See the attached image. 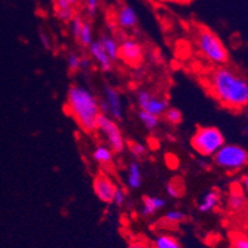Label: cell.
Listing matches in <instances>:
<instances>
[{"instance_id":"cell-18","label":"cell","mask_w":248,"mask_h":248,"mask_svg":"<svg viewBox=\"0 0 248 248\" xmlns=\"http://www.w3.org/2000/svg\"><path fill=\"white\" fill-rule=\"evenodd\" d=\"M98 41L101 43L102 47L105 48V51L107 52V55L113 62H116L117 60H119V44L114 37L105 34L99 36Z\"/></svg>"},{"instance_id":"cell-9","label":"cell","mask_w":248,"mask_h":248,"mask_svg":"<svg viewBox=\"0 0 248 248\" xmlns=\"http://www.w3.org/2000/svg\"><path fill=\"white\" fill-rule=\"evenodd\" d=\"M117 184L106 174H98L93 179V191L99 201L105 203L113 202V196L117 189Z\"/></svg>"},{"instance_id":"cell-19","label":"cell","mask_w":248,"mask_h":248,"mask_svg":"<svg viewBox=\"0 0 248 248\" xmlns=\"http://www.w3.org/2000/svg\"><path fill=\"white\" fill-rule=\"evenodd\" d=\"M246 206V196L243 190H232L227 198V207L231 211H241Z\"/></svg>"},{"instance_id":"cell-3","label":"cell","mask_w":248,"mask_h":248,"mask_svg":"<svg viewBox=\"0 0 248 248\" xmlns=\"http://www.w3.org/2000/svg\"><path fill=\"white\" fill-rule=\"evenodd\" d=\"M196 45L200 54L214 65L223 66L229 62V51L214 31L201 29L196 35Z\"/></svg>"},{"instance_id":"cell-16","label":"cell","mask_w":248,"mask_h":248,"mask_svg":"<svg viewBox=\"0 0 248 248\" xmlns=\"http://www.w3.org/2000/svg\"><path fill=\"white\" fill-rule=\"evenodd\" d=\"M143 183L141 168L137 160L129 164L127 170V186L132 190H138Z\"/></svg>"},{"instance_id":"cell-29","label":"cell","mask_w":248,"mask_h":248,"mask_svg":"<svg viewBox=\"0 0 248 248\" xmlns=\"http://www.w3.org/2000/svg\"><path fill=\"white\" fill-rule=\"evenodd\" d=\"M230 248H248V236L245 234H233L231 237Z\"/></svg>"},{"instance_id":"cell-26","label":"cell","mask_w":248,"mask_h":248,"mask_svg":"<svg viewBox=\"0 0 248 248\" xmlns=\"http://www.w3.org/2000/svg\"><path fill=\"white\" fill-rule=\"evenodd\" d=\"M128 148H129L130 154L133 155V158L134 159H141L147 155L148 149L143 143H139V141H132Z\"/></svg>"},{"instance_id":"cell-33","label":"cell","mask_w":248,"mask_h":248,"mask_svg":"<svg viewBox=\"0 0 248 248\" xmlns=\"http://www.w3.org/2000/svg\"><path fill=\"white\" fill-rule=\"evenodd\" d=\"M241 189L245 191V194L248 195V171L241 176Z\"/></svg>"},{"instance_id":"cell-31","label":"cell","mask_w":248,"mask_h":248,"mask_svg":"<svg viewBox=\"0 0 248 248\" xmlns=\"http://www.w3.org/2000/svg\"><path fill=\"white\" fill-rule=\"evenodd\" d=\"M125 200H127V194H125L124 189H122L121 186H117L114 196H113V202L116 203V206H118V207H122L125 203Z\"/></svg>"},{"instance_id":"cell-27","label":"cell","mask_w":248,"mask_h":248,"mask_svg":"<svg viewBox=\"0 0 248 248\" xmlns=\"http://www.w3.org/2000/svg\"><path fill=\"white\" fill-rule=\"evenodd\" d=\"M81 59L82 56H78L75 52H70L66 57V63H67V68L71 72H77L81 70Z\"/></svg>"},{"instance_id":"cell-11","label":"cell","mask_w":248,"mask_h":248,"mask_svg":"<svg viewBox=\"0 0 248 248\" xmlns=\"http://www.w3.org/2000/svg\"><path fill=\"white\" fill-rule=\"evenodd\" d=\"M105 101L109 108V116L116 121L123 118V103H122L121 93L112 86L105 87Z\"/></svg>"},{"instance_id":"cell-10","label":"cell","mask_w":248,"mask_h":248,"mask_svg":"<svg viewBox=\"0 0 248 248\" xmlns=\"http://www.w3.org/2000/svg\"><path fill=\"white\" fill-rule=\"evenodd\" d=\"M116 23L122 30H133L138 25V14L129 4H122L116 10Z\"/></svg>"},{"instance_id":"cell-5","label":"cell","mask_w":248,"mask_h":248,"mask_svg":"<svg viewBox=\"0 0 248 248\" xmlns=\"http://www.w3.org/2000/svg\"><path fill=\"white\" fill-rule=\"evenodd\" d=\"M218 169L227 172H236L248 167V149L240 144L225 143L212 156Z\"/></svg>"},{"instance_id":"cell-1","label":"cell","mask_w":248,"mask_h":248,"mask_svg":"<svg viewBox=\"0 0 248 248\" xmlns=\"http://www.w3.org/2000/svg\"><path fill=\"white\" fill-rule=\"evenodd\" d=\"M207 86L222 107L240 112L248 105V81L233 68L225 65L215 68L207 78Z\"/></svg>"},{"instance_id":"cell-28","label":"cell","mask_w":248,"mask_h":248,"mask_svg":"<svg viewBox=\"0 0 248 248\" xmlns=\"http://www.w3.org/2000/svg\"><path fill=\"white\" fill-rule=\"evenodd\" d=\"M83 21H85V19L82 16H79V15H75V16L72 17V20L70 21V31L71 35L74 36V39L77 40V37H78L79 32H81L82 25H83Z\"/></svg>"},{"instance_id":"cell-2","label":"cell","mask_w":248,"mask_h":248,"mask_svg":"<svg viewBox=\"0 0 248 248\" xmlns=\"http://www.w3.org/2000/svg\"><path fill=\"white\" fill-rule=\"evenodd\" d=\"M66 108L83 132L97 130V119L101 114L99 99L87 87L71 86L66 96Z\"/></svg>"},{"instance_id":"cell-35","label":"cell","mask_w":248,"mask_h":248,"mask_svg":"<svg viewBox=\"0 0 248 248\" xmlns=\"http://www.w3.org/2000/svg\"><path fill=\"white\" fill-rule=\"evenodd\" d=\"M128 248H148V246L141 241H132L128 245Z\"/></svg>"},{"instance_id":"cell-34","label":"cell","mask_w":248,"mask_h":248,"mask_svg":"<svg viewBox=\"0 0 248 248\" xmlns=\"http://www.w3.org/2000/svg\"><path fill=\"white\" fill-rule=\"evenodd\" d=\"M91 67V60L90 57L83 56L81 59V70L82 71H88Z\"/></svg>"},{"instance_id":"cell-37","label":"cell","mask_w":248,"mask_h":248,"mask_svg":"<svg viewBox=\"0 0 248 248\" xmlns=\"http://www.w3.org/2000/svg\"><path fill=\"white\" fill-rule=\"evenodd\" d=\"M198 165L200 168H202V169H206L207 168V161L205 160H198Z\"/></svg>"},{"instance_id":"cell-4","label":"cell","mask_w":248,"mask_h":248,"mask_svg":"<svg viewBox=\"0 0 248 248\" xmlns=\"http://www.w3.org/2000/svg\"><path fill=\"white\" fill-rule=\"evenodd\" d=\"M226 143L225 136L218 128L212 125L199 127L190 139V145L202 158H211Z\"/></svg>"},{"instance_id":"cell-21","label":"cell","mask_w":248,"mask_h":248,"mask_svg":"<svg viewBox=\"0 0 248 248\" xmlns=\"http://www.w3.org/2000/svg\"><path fill=\"white\" fill-rule=\"evenodd\" d=\"M165 191H167L168 196L172 199L181 198L185 192V185L184 181L179 178H172L171 180L168 181L165 185Z\"/></svg>"},{"instance_id":"cell-20","label":"cell","mask_w":248,"mask_h":248,"mask_svg":"<svg viewBox=\"0 0 248 248\" xmlns=\"http://www.w3.org/2000/svg\"><path fill=\"white\" fill-rule=\"evenodd\" d=\"M153 245H154V248H183L176 237L167 233L155 237Z\"/></svg>"},{"instance_id":"cell-36","label":"cell","mask_w":248,"mask_h":248,"mask_svg":"<svg viewBox=\"0 0 248 248\" xmlns=\"http://www.w3.org/2000/svg\"><path fill=\"white\" fill-rule=\"evenodd\" d=\"M165 1H169V3H175V4H189L191 3L192 0H165Z\"/></svg>"},{"instance_id":"cell-12","label":"cell","mask_w":248,"mask_h":248,"mask_svg":"<svg viewBox=\"0 0 248 248\" xmlns=\"http://www.w3.org/2000/svg\"><path fill=\"white\" fill-rule=\"evenodd\" d=\"M88 51L92 57V60L97 63V67L102 71V72H109L113 68V61L109 59L105 48L102 47L101 43L98 40H93V43L88 46Z\"/></svg>"},{"instance_id":"cell-32","label":"cell","mask_w":248,"mask_h":248,"mask_svg":"<svg viewBox=\"0 0 248 248\" xmlns=\"http://www.w3.org/2000/svg\"><path fill=\"white\" fill-rule=\"evenodd\" d=\"M39 37H40V43H41V45H43L46 50H50L51 41H50V37H48V35L46 34V32H43V31H41L39 35Z\"/></svg>"},{"instance_id":"cell-14","label":"cell","mask_w":248,"mask_h":248,"mask_svg":"<svg viewBox=\"0 0 248 248\" xmlns=\"http://www.w3.org/2000/svg\"><path fill=\"white\" fill-rule=\"evenodd\" d=\"M54 14L61 23H70L75 16V8L67 0H54Z\"/></svg>"},{"instance_id":"cell-30","label":"cell","mask_w":248,"mask_h":248,"mask_svg":"<svg viewBox=\"0 0 248 248\" xmlns=\"http://www.w3.org/2000/svg\"><path fill=\"white\" fill-rule=\"evenodd\" d=\"M99 3H101V0H83L86 12L90 16H94L97 14L99 9Z\"/></svg>"},{"instance_id":"cell-39","label":"cell","mask_w":248,"mask_h":248,"mask_svg":"<svg viewBox=\"0 0 248 248\" xmlns=\"http://www.w3.org/2000/svg\"><path fill=\"white\" fill-rule=\"evenodd\" d=\"M245 113H246V117L248 118V105L245 107Z\"/></svg>"},{"instance_id":"cell-23","label":"cell","mask_w":248,"mask_h":248,"mask_svg":"<svg viewBox=\"0 0 248 248\" xmlns=\"http://www.w3.org/2000/svg\"><path fill=\"white\" fill-rule=\"evenodd\" d=\"M77 41H78L79 45L82 47H87L93 43V29L92 24L85 19L83 21V25H82L81 32H79L78 37H77Z\"/></svg>"},{"instance_id":"cell-25","label":"cell","mask_w":248,"mask_h":248,"mask_svg":"<svg viewBox=\"0 0 248 248\" xmlns=\"http://www.w3.org/2000/svg\"><path fill=\"white\" fill-rule=\"evenodd\" d=\"M186 220V214L180 210H170L164 215L163 221L169 223V225H178V223L184 222Z\"/></svg>"},{"instance_id":"cell-17","label":"cell","mask_w":248,"mask_h":248,"mask_svg":"<svg viewBox=\"0 0 248 248\" xmlns=\"http://www.w3.org/2000/svg\"><path fill=\"white\" fill-rule=\"evenodd\" d=\"M114 158V152L108 145H97L92 152V159L99 165L108 167Z\"/></svg>"},{"instance_id":"cell-7","label":"cell","mask_w":248,"mask_h":248,"mask_svg":"<svg viewBox=\"0 0 248 248\" xmlns=\"http://www.w3.org/2000/svg\"><path fill=\"white\" fill-rule=\"evenodd\" d=\"M137 105H138L139 109L147 110L158 117L163 116L164 112L169 108L168 99L155 96L147 90H139L137 92Z\"/></svg>"},{"instance_id":"cell-6","label":"cell","mask_w":248,"mask_h":248,"mask_svg":"<svg viewBox=\"0 0 248 248\" xmlns=\"http://www.w3.org/2000/svg\"><path fill=\"white\" fill-rule=\"evenodd\" d=\"M97 130L105 136L108 147L117 154H121L125 149V140H124L123 133L119 128L116 119L110 116L101 113L97 119Z\"/></svg>"},{"instance_id":"cell-24","label":"cell","mask_w":248,"mask_h":248,"mask_svg":"<svg viewBox=\"0 0 248 248\" xmlns=\"http://www.w3.org/2000/svg\"><path fill=\"white\" fill-rule=\"evenodd\" d=\"M164 119L170 125H179L183 122V112L175 107H169L163 114Z\"/></svg>"},{"instance_id":"cell-8","label":"cell","mask_w":248,"mask_h":248,"mask_svg":"<svg viewBox=\"0 0 248 248\" xmlns=\"http://www.w3.org/2000/svg\"><path fill=\"white\" fill-rule=\"evenodd\" d=\"M119 59L128 66H139L144 60V50L134 39H124L119 44Z\"/></svg>"},{"instance_id":"cell-38","label":"cell","mask_w":248,"mask_h":248,"mask_svg":"<svg viewBox=\"0 0 248 248\" xmlns=\"http://www.w3.org/2000/svg\"><path fill=\"white\" fill-rule=\"evenodd\" d=\"M67 1H70V3L72 4L74 6H77L79 3H81V0H67Z\"/></svg>"},{"instance_id":"cell-22","label":"cell","mask_w":248,"mask_h":248,"mask_svg":"<svg viewBox=\"0 0 248 248\" xmlns=\"http://www.w3.org/2000/svg\"><path fill=\"white\" fill-rule=\"evenodd\" d=\"M138 118L140 123L143 124V127L147 130H149V132H154L159 127V117L147 112V110L139 109Z\"/></svg>"},{"instance_id":"cell-15","label":"cell","mask_w":248,"mask_h":248,"mask_svg":"<svg viewBox=\"0 0 248 248\" xmlns=\"http://www.w3.org/2000/svg\"><path fill=\"white\" fill-rule=\"evenodd\" d=\"M143 201V207H141V216L149 217L153 216L156 211L164 209L167 205V200L160 196H150V195H145L141 199Z\"/></svg>"},{"instance_id":"cell-13","label":"cell","mask_w":248,"mask_h":248,"mask_svg":"<svg viewBox=\"0 0 248 248\" xmlns=\"http://www.w3.org/2000/svg\"><path fill=\"white\" fill-rule=\"evenodd\" d=\"M221 195L220 191L216 189H211L209 191H206L202 195L201 200L198 203V210L201 214H209V212L214 211L217 207V205L220 203Z\"/></svg>"}]
</instances>
